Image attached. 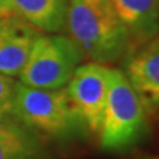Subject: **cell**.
I'll list each match as a JSON object with an SVG mask.
<instances>
[{"label": "cell", "instance_id": "30bf717a", "mask_svg": "<svg viewBox=\"0 0 159 159\" xmlns=\"http://www.w3.org/2000/svg\"><path fill=\"white\" fill-rule=\"evenodd\" d=\"M15 15L41 32H58L65 27L68 0H8Z\"/></svg>", "mask_w": 159, "mask_h": 159}, {"label": "cell", "instance_id": "ba28073f", "mask_svg": "<svg viewBox=\"0 0 159 159\" xmlns=\"http://www.w3.org/2000/svg\"><path fill=\"white\" fill-rule=\"evenodd\" d=\"M118 19L130 36L131 49L159 33V0H110Z\"/></svg>", "mask_w": 159, "mask_h": 159}, {"label": "cell", "instance_id": "8992f818", "mask_svg": "<svg viewBox=\"0 0 159 159\" xmlns=\"http://www.w3.org/2000/svg\"><path fill=\"white\" fill-rule=\"evenodd\" d=\"M126 78L147 113L159 111V36L130 49L123 57Z\"/></svg>", "mask_w": 159, "mask_h": 159}, {"label": "cell", "instance_id": "277c9868", "mask_svg": "<svg viewBox=\"0 0 159 159\" xmlns=\"http://www.w3.org/2000/svg\"><path fill=\"white\" fill-rule=\"evenodd\" d=\"M84 58L82 51L69 36L41 34L19 74L20 82L45 90L61 89L69 84Z\"/></svg>", "mask_w": 159, "mask_h": 159}, {"label": "cell", "instance_id": "6da1fadb", "mask_svg": "<svg viewBox=\"0 0 159 159\" xmlns=\"http://www.w3.org/2000/svg\"><path fill=\"white\" fill-rule=\"evenodd\" d=\"M65 25L69 37L92 62L122 61L133 47L110 0H68Z\"/></svg>", "mask_w": 159, "mask_h": 159}, {"label": "cell", "instance_id": "52a82bcc", "mask_svg": "<svg viewBox=\"0 0 159 159\" xmlns=\"http://www.w3.org/2000/svg\"><path fill=\"white\" fill-rule=\"evenodd\" d=\"M41 34L17 15L0 19V73L19 76Z\"/></svg>", "mask_w": 159, "mask_h": 159}, {"label": "cell", "instance_id": "5b68a950", "mask_svg": "<svg viewBox=\"0 0 159 159\" xmlns=\"http://www.w3.org/2000/svg\"><path fill=\"white\" fill-rule=\"evenodd\" d=\"M110 68L89 62L80 65L66 92L90 133H99L105 111Z\"/></svg>", "mask_w": 159, "mask_h": 159}, {"label": "cell", "instance_id": "4fadbf2b", "mask_svg": "<svg viewBox=\"0 0 159 159\" xmlns=\"http://www.w3.org/2000/svg\"><path fill=\"white\" fill-rule=\"evenodd\" d=\"M129 159H159V154H155V155H138Z\"/></svg>", "mask_w": 159, "mask_h": 159}, {"label": "cell", "instance_id": "7a4b0ae2", "mask_svg": "<svg viewBox=\"0 0 159 159\" xmlns=\"http://www.w3.org/2000/svg\"><path fill=\"white\" fill-rule=\"evenodd\" d=\"M15 118L34 133L60 141L86 134L88 127L66 89H36L16 82L12 111Z\"/></svg>", "mask_w": 159, "mask_h": 159}, {"label": "cell", "instance_id": "7c38bea8", "mask_svg": "<svg viewBox=\"0 0 159 159\" xmlns=\"http://www.w3.org/2000/svg\"><path fill=\"white\" fill-rule=\"evenodd\" d=\"M12 15H15V12L8 0H0V19L12 16Z\"/></svg>", "mask_w": 159, "mask_h": 159}, {"label": "cell", "instance_id": "9c48e42d", "mask_svg": "<svg viewBox=\"0 0 159 159\" xmlns=\"http://www.w3.org/2000/svg\"><path fill=\"white\" fill-rule=\"evenodd\" d=\"M0 159H51L39 134L21 122L0 119Z\"/></svg>", "mask_w": 159, "mask_h": 159}, {"label": "cell", "instance_id": "3957f363", "mask_svg": "<svg viewBox=\"0 0 159 159\" xmlns=\"http://www.w3.org/2000/svg\"><path fill=\"white\" fill-rule=\"evenodd\" d=\"M147 111L122 69L110 68L99 145L103 151H131L148 135Z\"/></svg>", "mask_w": 159, "mask_h": 159}, {"label": "cell", "instance_id": "8fae6325", "mask_svg": "<svg viewBox=\"0 0 159 159\" xmlns=\"http://www.w3.org/2000/svg\"><path fill=\"white\" fill-rule=\"evenodd\" d=\"M16 82L11 77L0 73V119L7 117L12 111Z\"/></svg>", "mask_w": 159, "mask_h": 159}]
</instances>
